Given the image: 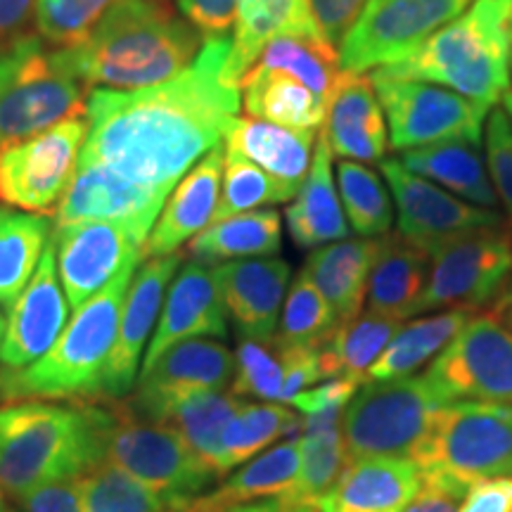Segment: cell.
Instances as JSON below:
<instances>
[{"instance_id":"cell-20","label":"cell","mask_w":512,"mask_h":512,"mask_svg":"<svg viewBox=\"0 0 512 512\" xmlns=\"http://www.w3.org/2000/svg\"><path fill=\"white\" fill-rule=\"evenodd\" d=\"M67 309L69 302L57 275L55 242L50 240L34 278L10 309L8 328L0 344L3 368L22 370L46 356L67 328Z\"/></svg>"},{"instance_id":"cell-47","label":"cell","mask_w":512,"mask_h":512,"mask_svg":"<svg viewBox=\"0 0 512 512\" xmlns=\"http://www.w3.org/2000/svg\"><path fill=\"white\" fill-rule=\"evenodd\" d=\"M235 396H252L261 401H280L283 396V356L275 342L242 339L235 354Z\"/></svg>"},{"instance_id":"cell-54","label":"cell","mask_w":512,"mask_h":512,"mask_svg":"<svg viewBox=\"0 0 512 512\" xmlns=\"http://www.w3.org/2000/svg\"><path fill=\"white\" fill-rule=\"evenodd\" d=\"M363 3L366 0H309L320 34L328 38L332 46H339L351 22L361 12Z\"/></svg>"},{"instance_id":"cell-41","label":"cell","mask_w":512,"mask_h":512,"mask_svg":"<svg viewBox=\"0 0 512 512\" xmlns=\"http://www.w3.org/2000/svg\"><path fill=\"white\" fill-rule=\"evenodd\" d=\"M302 430V418L280 403H242L223 432V472L252 460L273 441Z\"/></svg>"},{"instance_id":"cell-34","label":"cell","mask_w":512,"mask_h":512,"mask_svg":"<svg viewBox=\"0 0 512 512\" xmlns=\"http://www.w3.org/2000/svg\"><path fill=\"white\" fill-rule=\"evenodd\" d=\"M401 325L403 320L370 311L339 323L332 335L320 344V368H323L325 380L339 377V380L361 384Z\"/></svg>"},{"instance_id":"cell-48","label":"cell","mask_w":512,"mask_h":512,"mask_svg":"<svg viewBox=\"0 0 512 512\" xmlns=\"http://www.w3.org/2000/svg\"><path fill=\"white\" fill-rule=\"evenodd\" d=\"M486 171L512 226V128L503 107H494L486 119Z\"/></svg>"},{"instance_id":"cell-52","label":"cell","mask_w":512,"mask_h":512,"mask_svg":"<svg viewBox=\"0 0 512 512\" xmlns=\"http://www.w3.org/2000/svg\"><path fill=\"white\" fill-rule=\"evenodd\" d=\"M278 347V344H275ZM283 356V396L280 401L292 403L297 394L313 387L323 377L320 368V347H278Z\"/></svg>"},{"instance_id":"cell-59","label":"cell","mask_w":512,"mask_h":512,"mask_svg":"<svg viewBox=\"0 0 512 512\" xmlns=\"http://www.w3.org/2000/svg\"><path fill=\"white\" fill-rule=\"evenodd\" d=\"M273 512H318L313 505H306V503H285L283 498H280V505L275 508Z\"/></svg>"},{"instance_id":"cell-40","label":"cell","mask_w":512,"mask_h":512,"mask_svg":"<svg viewBox=\"0 0 512 512\" xmlns=\"http://www.w3.org/2000/svg\"><path fill=\"white\" fill-rule=\"evenodd\" d=\"M349 228L358 238H384L394 226V200L389 185L370 164L342 159L335 171Z\"/></svg>"},{"instance_id":"cell-4","label":"cell","mask_w":512,"mask_h":512,"mask_svg":"<svg viewBox=\"0 0 512 512\" xmlns=\"http://www.w3.org/2000/svg\"><path fill=\"white\" fill-rule=\"evenodd\" d=\"M140 259L126 264L98 294L79 306L53 349L22 370H0V399H102V377L117 339L126 292Z\"/></svg>"},{"instance_id":"cell-16","label":"cell","mask_w":512,"mask_h":512,"mask_svg":"<svg viewBox=\"0 0 512 512\" xmlns=\"http://www.w3.org/2000/svg\"><path fill=\"white\" fill-rule=\"evenodd\" d=\"M235 375V356L221 342L183 339L140 373L138 392L126 401L140 418L164 422L171 408L197 392H226Z\"/></svg>"},{"instance_id":"cell-61","label":"cell","mask_w":512,"mask_h":512,"mask_svg":"<svg viewBox=\"0 0 512 512\" xmlns=\"http://www.w3.org/2000/svg\"><path fill=\"white\" fill-rule=\"evenodd\" d=\"M5 328H8V320H5L3 313H0V344H3V337H5Z\"/></svg>"},{"instance_id":"cell-1","label":"cell","mask_w":512,"mask_h":512,"mask_svg":"<svg viewBox=\"0 0 512 512\" xmlns=\"http://www.w3.org/2000/svg\"><path fill=\"white\" fill-rule=\"evenodd\" d=\"M228 55V38L209 41L176 79L140 91L88 93L79 162L169 195L238 117L242 88L228 79Z\"/></svg>"},{"instance_id":"cell-43","label":"cell","mask_w":512,"mask_h":512,"mask_svg":"<svg viewBox=\"0 0 512 512\" xmlns=\"http://www.w3.org/2000/svg\"><path fill=\"white\" fill-rule=\"evenodd\" d=\"M81 494L86 512H183L107 460L81 477Z\"/></svg>"},{"instance_id":"cell-42","label":"cell","mask_w":512,"mask_h":512,"mask_svg":"<svg viewBox=\"0 0 512 512\" xmlns=\"http://www.w3.org/2000/svg\"><path fill=\"white\" fill-rule=\"evenodd\" d=\"M302 456H299V475L294 491L285 503H306L313 505L320 496L328 494L330 486L337 482L344 467L351 463L347 444H344L342 422L330 427H316L304 430Z\"/></svg>"},{"instance_id":"cell-49","label":"cell","mask_w":512,"mask_h":512,"mask_svg":"<svg viewBox=\"0 0 512 512\" xmlns=\"http://www.w3.org/2000/svg\"><path fill=\"white\" fill-rule=\"evenodd\" d=\"M361 384L351 380H328L313 389H304L292 399V406L302 413V432L316 427H330L342 422L344 408L354 399Z\"/></svg>"},{"instance_id":"cell-29","label":"cell","mask_w":512,"mask_h":512,"mask_svg":"<svg viewBox=\"0 0 512 512\" xmlns=\"http://www.w3.org/2000/svg\"><path fill=\"white\" fill-rule=\"evenodd\" d=\"M432 256L399 235H384L368 278L370 313L406 320L418 316V304L430 278Z\"/></svg>"},{"instance_id":"cell-5","label":"cell","mask_w":512,"mask_h":512,"mask_svg":"<svg viewBox=\"0 0 512 512\" xmlns=\"http://www.w3.org/2000/svg\"><path fill=\"white\" fill-rule=\"evenodd\" d=\"M510 8L512 0H472L411 55L375 72L437 83L496 107L510 93Z\"/></svg>"},{"instance_id":"cell-27","label":"cell","mask_w":512,"mask_h":512,"mask_svg":"<svg viewBox=\"0 0 512 512\" xmlns=\"http://www.w3.org/2000/svg\"><path fill=\"white\" fill-rule=\"evenodd\" d=\"M294 197L297 200L285 211L287 230H290L294 245L302 249H318L349 238L351 228L337 190L332 150L323 131H320L316 150H313L309 176Z\"/></svg>"},{"instance_id":"cell-62","label":"cell","mask_w":512,"mask_h":512,"mask_svg":"<svg viewBox=\"0 0 512 512\" xmlns=\"http://www.w3.org/2000/svg\"><path fill=\"white\" fill-rule=\"evenodd\" d=\"M510 86H512V8H510Z\"/></svg>"},{"instance_id":"cell-35","label":"cell","mask_w":512,"mask_h":512,"mask_svg":"<svg viewBox=\"0 0 512 512\" xmlns=\"http://www.w3.org/2000/svg\"><path fill=\"white\" fill-rule=\"evenodd\" d=\"M249 72L290 74L320 100L330 102L342 64L335 46L323 34H280L266 43Z\"/></svg>"},{"instance_id":"cell-46","label":"cell","mask_w":512,"mask_h":512,"mask_svg":"<svg viewBox=\"0 0 512 512\" xmlns=\"http://www.w3.org/2000/svg\"><path fill=\"white\" fill-rule=\"evenodd\" d=\"M119 0H36V27L50 46L81 43Z\"/></svg>"},{"instance_id":"cell-31","label":"cell","mask_w":512,"mask_h":512,"mask_svg":"<svg viewBox=\"0 0 512 512\" xmlns=\"http://www.w3.org/2000/svg\"><path fill=\"white\" fill-rule=\"evenodd\" d=\"M399 162L413 174L453 192L460 200L484 209L498 207V197L486 171V159L479 155L475 145L441 143L418 147V150L401 152Z\"/></svg>"},{"instance_id":"cell-37","label":"cell","mask_w":512,"mask_h":512,"mask_svg":"<svg viewBox=\"0 0 512 512\" xmlns=\"http://www.w3.org/2000/svg\"><path fill=\"white\" fill-rule=\"evenodd\" d=\"M55 221L46 214H17L5 209L0 216V306L12 309L34 278L41 256L50 245Z\"/></svg>"},{"instance_id":"cell-10","label":"cell","mask_w":512,"mask_h":512,"mask_svg":"<svg viewBox=\"0 0 512 512\" xmlns=\"http://www.w3.org/2000/svg\"><path fill=\"white\" fill-rule=\"evenodd\" d=\"M384 119L389 145L396 152L441 143L479 145L491 107L437 83L370 74Z\"/></svg>"},{"instance_id":"cell-33","label":"cell","mask_w":512,"mask_h":512,"mask_svg":"<svg viewBox=\"0 0 512 512\" xmlns=\"http://www.w3.org/2000/svg\"><path fill=\"white\" fill-rule=\"evenodd\" d=\"M283 226L275 209H254L247 214L209 223L190 240V254L202 264H223L238 259H266L280 252Z\"/></svg>"},{"instance_id":"cell-13","label":"cell","mask_w":512,"mask_h":512,"mask_svg":"<svg viewBox=\"0 0 512 512\" xmlns=\"http://www.w3.org/2000/svg\"><path fill=\"white\" fill-rule=\"evenodd\" d=\"M512 280V233L508 228L482 230L448 242L432 254L430 278L418 313L494 304Z\"/></svg>"},{"instance_id":"cell-19","label":"cell","mask_w":512,"mask_h":512,"mask_svg":"<svg viewBox=\"0 0 512 512\" xmlns=\"http://www.w3.org/2000/svg\"><path fill=\"white\" fill-rule=\"evenodd\" d=\"M183 254L147 259L126 292L117 339L102 377V399H121L136 387L138 363L164 306V292L181 268Z\"/></svg>"},{"instance_id":"cell-32","label":"cell","mask_w":512,"mask_h":512,"mask_svg":"<svg viewBox=\"0 0 512 512\" xmlns=\"http://www.w3.org/2000/svg\"><path fill=\"white\" fill-rule=\"evenodd\" d=\"M470 318L472 311L448 309L434 313V316L418 318L413 323H403L363 382L401 380V377L418 373L451 344V339L463 330Z\"/></svg>"},{"instance_id":"cell-17","label":"cell","mask_w":512,"mask_h":512,"mask_svg":"<svg viewBox=\"0 0 512 512\" xmlns=\"http://www.w3.org/2000/svg\"><path fill=\"white\" fill-rule=\"evenodd\" d=\"M166 197V192L128 181L107 166L79 162L72 183L55 207V226L76 221L117 223L145 245Z\"/></svg>"},{"instance_id":"cell-18","label":"cell","mask_w":512,"mask_h":512,"mask_svg":"<svg viewBox=\"0 0 512 512\" xmlns=\"http://www.w3.org/2000/svg\"><path fill=\"white\" fill-rule=\"evenodd\" d=\"M57 275L76 311L98 294L121 268L143 259L145 245L117 223L76 221L53 230Z\"/></svg>"},{"instance_id":"cell-64","label":"cell","mask_w":512,"mask_h":512,"mask_svg":"<svg viewBox=\"0 0 512 512\" xmlns=\"http://www.w3.org/2000/svg\"><path fill=\"white\" fill-rule=\"evenodd\" d=\"M3 214H5V209H3V207H0V216H3Z\"/></svg>"},{"instance_id":"cell-60","label":"cell","mask_w":512,"mask_h":512,"mask_svg":"<svg viewBox=\"0 0 512 512\" xmlns=\"http://www.w3.org/2000/svg\"><path fill=\"white\" fill-rule=\"evenodd\" d=\"M501 102H503V112H505V117H508V121H510V128H512V91H510V93H505Z\"/></svg>"},{"instance_id":"cell-7","label":"cell","mask_w":512,"mask_h":512,"mask_svg":"<svg viewBox=\"0 0 512 512\" xmlns=\"http://www.w3.org/2000/svg\"><path fill=\"white\" fill-rule=\"evenodd\" d=\"M105 403L110 411L105 430L107 463L181 510L207 494L219 479L174 427L140 418L126 401L105 399Z\"/></svg>"},{"instance_id":"cell-14","label":"cell","mask_w":512,"mask_h":512,"mask_svg":"<svg viewBox=\"0 0 512 512\" xmlns=\"http://www.w3.org/2000/svg\"><path fill=\"white\" fill-rule=\"evenodd\" d=\"M86 131V119L72 117L0 147V202L29 214H50L72 183Z\"/></svg>"},{"instance_id":"cell-22","label":"cell","mask_w":512,"mask_h":512,"mask_svg":"<svg viewBox=\"0 0 512 512\" xmlns=\"http://www.w3.org/2000/svg\"><path fill=\"white\" fill-rule=\"evenodd\" d=\"M228 320L223 309L214 271L202 261L181 266L171 280L169 297L159 313L157 330L147 347L143 370H147L166 349L183 339L195 337H226Z\"/></svg>"},{"instance_id":"cell-57","label":"cell","mask_w":512,"mask_h":512,"mask_svg":"<svg viewBox=\"0 0 512 512\" xmlns=\"http://www.w3.org/2000/svg\"><path fill=\"white\" fill-rule=\"evenodd\" d=\"M280 505V498H266L254 503H211L200 496L192 501L183 512H273Z\"/></svg>"},{"instance_id":"cell-9","label":"cell","mask_w":512,"mask_h":512,"mask_svg":"<svg viewBox=\"0 0 512 512\" xmlns=\"http://www.w3.org/2000/svg\"><path fill=\"white\" fill-rule=\"evenodd\" d=\"M413 460L422 472H444L470 486L512 477V406L446 403Z\"/></svg>"},{"instance_id":"cell-28","label":"cell","mask_w":512,"mask_h":512,"mask_svg":"<svg viewBox=\"0 0 512 512\" xmlns=\"http://www.w3.org/2000/svg\"><path fill=\"white\" fill-rule=\"evenodd\" d=\"M382 238L339 240L313 249L302 273L318 287L335 311L337 323L356 318L363 311L368 278L373 271Z\"/></svg>"},{"instance_id":"cell-23","label":"cell","mask_w":512,"mask_h":512,"mask_svg":"<svg viewBox=\"0 0 512 512\" xmlns=\"http://www.w3.org/2000/svg\"><path fill=\"white\" fill-rule=\"evenodd\" d=\"M323 136L332 155L351 162H382L389 147L387 119L370 74L344 72L328 102Z\"/></svg>"},{"instance_id":"cell-53","label":"cell","mask_w":512,"mask_h":512,"mask_svg":"<svg viewBox=\"0 0 512 512\" xmlns=\"http://www.w3.org/2000/svg\"><path fill=\"white\" fill-rule=\"evenodd\" d=\"M24 512H86L81 494V477L43 484L17 498Z\"/></svg>"},{"instance_id":"cell-39","label":"cell","mask_w":512,"mask_h":512,"mask_svg":"<svg viewBox=\"0 0 512 512\" xmlns=\"http://www.w3.org/2000/svg\"><path fill=\"white\" fill-rule=\"evenodd\" d=\"M240 401L233 392H197L176 403L166 415L162 425L174 427L192 451L207 463L216 477H226L223 472V432L228 422L240 411Z\"/></svg>"},{"instance_id":"cell-56","label":"cell","mask_w":512,"mask_h":512,"mask_svg":"<svg viewBox=\"0 0 512 512\" xmlns=\"http://www.w3.org/2000/svg\"><path fill=\"white\" fill-rule=\"evenodd\" d=\"M36 0H0V46L12 38L29 34L34 19Z\"/></svg>"},{"instance_id":"cell-63","label":"cell","mask_w":512,"mask_h":512,"mask_svg":"<svg viewBox=\"0 0 512 512\" xmlns=\"http://www.w3.org/2000/svg\"><path fill=\"white\" fill-rule=\"evenodd\" d=\"M0 512H10L8 501H5V491L3 489H0Z\"/></svg>"},{"instance_id":"cell-50","label":"cell","mask_w":512,"mask_h":512,"mask_svg":"<svg viewBox=\"0 0 512 512\" xmlns=\"http://www.w3.org/2000/svg\"><path fill=\"white\" fill-rule=\"evenodd\" d=\"M181 15L200 31L204 43L228 38L235 24L238 0H176Z\"/></svg>"},{"instance_id":"cell-26","label":"cell","mask_w":512,"mask_h":512,"mask_svg":"<svg viewBox=\"0 0 512 512\" xmlns=\"http://www.w3.org/2000/svg\"><path fill=\"white\" fill-rule=\"evenodd\" d=\"M223 140L228 150L240 152L297 195L309 176L318 131L280 126L254 117H235Z\"/></svg>"},{"instance_id":"cell-6","label":"cell","mask_w":512,"mask_h":512,"mask_svg":"<svg viewBox=\"0 0 512 512\" xmlns=\"http://www.w3.org/2000/svg\"><path fill=\"white\" fill-rule=\"evenodd\" d=\"M91 93L41 34L0 46V147L86 114Z\"/></svg>"},{"instance_id":"cell-30","label":"cell","mask_w":512,"mask_h":512,"mask_svg":"<svg viewBox=\"0 0 512 512\" xmlns=\"http://www.w3.org/2000/svg\"><path fill=\"white\" fill-rule=\"evenodd\" d=\"M320 34L309 0H238L226 74L242 88L249 69L271 38Z\"/></svg>"},{"instance_id":"cell-8","label":"cell","mask_w":512,"mask_h":512,"mask_svg":"<svg viewBox=\"0 0 512 512\" xmlns=\"http://www.w3.org/2000/svg\"><path fill=\"white\" fill-rule=\"evenodd\" d=\"M444 406L425 375L361 382L342 415L349 458H415Z\"/></svg>"},{"instance_id":"cell-2","label":"cell","mask_w":512,"mask_h":512,"mask_svg":"<svg viewBox=\"0 0 512 512\" xmlns=\"http://www.w3.org/2000/svg\"><path fill=\"white\" fill-rule=\"evenodd\" d=\"M202 46L200 31L169 0H119L62 55L88 91H140L176 79Z\"/></svg>"},{"instance_id":"cell-24","label":"cell","mask_w":512,"mask_h":512,"mask_svg":"<svg viewBox=\"0 0 512 512\" xmlns=\"http://www.w3.org/2000/svg\"><path fill=\"white\" fill-rule=\"evenodd\" d=\"M422 486L413 458H363L344 467L328 494L313 503L318 512H403Z\"/></svg>"},{"instance_id":"cell-3","label":"cell","mask_w":512,"mask_h":512,"mask_svg":"<svg viewBox=\"0 0 512 512\" xmlns=\"http://www.w3.org/2000/svg\"><path fill=\"white\" fill-rule=\"evenodd\" d=\"M105 399H27L0 406V489L22 498L43 484L83 477L105 460Z\"/></svg>"},{"instance_id":"cell-45","label":"cell","mask_w":512,"mask_h":512,"mask_svg":"<svg viewBox=\"0 0 512 512\" xmlns=\"http://www.w3.org/2000/svg\"><path fill=\"white\" fill-rule=\"evenodd\" d=\"M337 325V316L328 299L304 273H299L287 292L278 335L273 337V342L278 347H320Z\"/></svg>"},{"instance_id":"cell-11","label":"cell","mask_w":512,"mask_h":512,"mask_svg":"<svg viewBox=\"0 0 512 512\" xmlns=\"http://www.w3.org/2000/svg\"><path fill=\"white\" fill-rule=\"evenodd\" d=\"M472 0H366L337 53L344 72L368 74L401 62Z\"/></svg>"},{"instance_id":"cell-12","label":"cell","mask_w":512,"mask_h":512,"mask_svg":"<svg viewBox=\"0 0 512 512\" xmlns=\"http://www.w3.org/2000/svg\"><path fill=\"white\" fill-rule=\"evenodd\" d=\"M425 380L446 403L512 406V332L491 313H472L463 330L427 366Z\"/></svg>"},{"instance_id":"cell-44","label":"cell","mask_w":512,"mask_h":512,"mask_svg":"<svg viewBox=\"0 0 512 512\" xmlns=\"http://www.w3.org/2000/svg\"><path fill=\"white\" fill-rule=\"evenodd\" d=\"M292 197L294 192L287 190L280 181H275L268 171L256 166L254 162H249L240 152L228 150L226 147L223 188L211 223L230 219V216L247 214V211L266 207V204H285Z\"/></svg>"},{"instance_id":"cell-36","label":"cell","mask_w":512,"mask_h":512,"mask_svg":"<svg viewBox=\"0 0 512 512\" xmlns=\"http://www.w3.org/2000/svg\"><path fill=\"white\" fill-rule=\"evenodd\" d=\"M247 117L271 121L290 128H313L325 124L328 102L311 88L283 72H249L242 79Z\"/></svg>"},{"instance_id":"cell-38","label":"cell","mask_w":512,"mask_h":512,"mask_svg":"<svg viewBox=\"0 0 512 512\" xmlns=\"http://www.w3.org/2000/svg\"><path fill=\"white\" fill-rule=\"evenodd\" d=\"M302 439H290L254 456L228 475L219 489L207 491L204 498L211 503H254L266 498H287L294 491L299 475Z\"/></svg>"},{"instance_id":"cell-55","label":"cell","mask_w":512,"mask_h":512,"mask_svg":"<svg viewBox=\"0 0 512 512\" xmlns=\"http://www.w3.org/2000/svg\"><path fill=\"white\" fill-rule=\"evenodd\" d=\"M458 512H512V477L472 484Z\"/></svg>"},{"instance_id":"cell-58","label":"cell","mask_w":512,"mask_h":512,"mask_svg":"<svg viewBox=\"0 0 512 512\" xmlns=\"http://www.w3.org/2000/svg\"><path fill=\"white\" fill-rule=\"evenodd\" d=\"M491 316H496L501 323L512 332V280L510 285L505 287V292L496 299V306L491 309Z\"/></svg>"},{"instance_id":"cell-21","label":"cell","mask_w":512,"mask_h":512,"mask_svg":"<svg viewBox=\"0 0 512 512\" xmlns=\"http://www.w3.org/2000/svg\"><path fill=\"white\" fill-rule=\"evenodd\" d=\"M223 309L242 339L271 342L290 287V264L275 256L223 261L211 268Z\"/></svg>"},{"instance_id":"cell-51","label":"cell","mask_w":512,"mask_h":512,"mask_svg":"<svg viewBox=\"0 0 512 512\" xmlns=\"http://www.w3.org/2000/svg\"><path fill=\"white\" fill-rule=\"evenodd\" d=\"M467 491H470V484L456 477L444 475V472H422L418 496L403 512H458Z\"/></svg>"},{"instance_id":"cell-15","label":"cell","mask_w":512,"mask_h":512,"mask_svg":"<svg viewBox=\"0 0 512 512\" xmlns=\"http://www.w3.org/2000/svg\"><path fill=\"white\" fill-rule=\"evenodd\" d=\"M382 176L399 211V235L422 252L434 254L448 242L482 230L505 228L503 214L484 209L453 195L437 183L408 171L399 159H382Z\"/></svg>"},{"instance_id":"cell-25","label":"cell","mask_w":512,"mask_h":512,"mask_svg":"<svg viewBox=\"0 0 512 512\" xmlns=\"http://www.w3.org/2000/svg\"><path fill=\"white\" fill-rule=\"evenodd\" d=\"M223 159H226V147L216 145L171 190L169 204H164L145 242L143 259L174 254L209 226L221 195Z\"/></svg>"}]
</instances>
